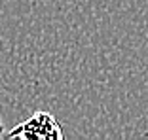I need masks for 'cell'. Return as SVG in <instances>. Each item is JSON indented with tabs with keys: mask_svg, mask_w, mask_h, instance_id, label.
I'll list each match as a JSON object with an SVG mask.
<instances>
[{
	"mask_svg": "<svg viewBox=\"0 0 148 140\" xmlns=\"http://www.w3.org/2000/svg\"><path fill=\"white\" fill-rule=\"evenodd\" d=\"M8 133L17 140H65L59 121L44 110L34 112L29 119L15 125Z\"/></svg>",
	"mask_w": 148,
	"mask_h": 140,
	"instance_id": "6da1fadb",
	"label": "cell"
},
{
	"mask_svg": "<svg viewBox=\"0 0 148 140\" xmlns=\"http://www.w3.org/2000/svg\"><path fill=\"white\" fill-rule=\"evenodd\" d=\"M0 140H17L13 135H10L8 131H4V127H2V121H0Z\"/></svg>",
	"mask_w": 148,
	"mask_h": 140,
	"instance_id": "7a4b0ae2",
	"label": "cell"
}]
</instances>
